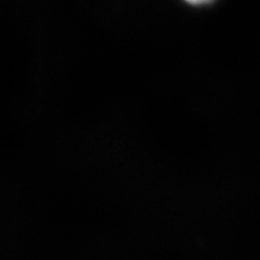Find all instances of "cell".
<instances>
[{"label":"cell","mask_w":260,"mask_h":260,"mask_svg":"<svg viewBox=\"0 0 260 260\" xmlns=\"http://www.w3.org/2000/svg\"><path fill=\"white\" fill-rule=\"evenodd\" d=\"M186 2L190 3V4H205V3H209L211 0H186Z\"/></svg>","instance_id":"1"}]
</instances>
